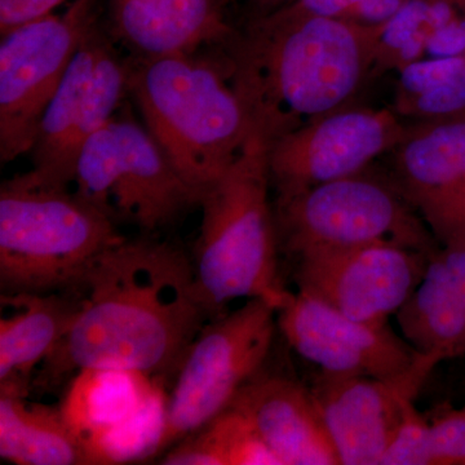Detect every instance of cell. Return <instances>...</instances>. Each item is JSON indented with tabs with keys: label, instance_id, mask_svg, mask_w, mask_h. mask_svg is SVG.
Masks as SVG:
<instances>
[{
	"label": "cell",
	"instance_id": "2e32d148",
	"mask_svg": "<svg viewBox=\"0 0 465 465\" xmlns=\"http://www.w3.org/2000/svg\"><path fill=\"white\" fill-rule=\"evenodd\" d=\"M281 465H341L311 387L287 375L251 379L232 401Z\"/></svg>",
	"mask_w": 465,
	"mask_h": 465
},
{
	"label": "cell",
	"instance_id": "484cf974",
	"mask_svg": "<svg viewBox=\"0 0 465 465\" xmlns=\"http://www.w3.org/2000/svg\"><path fill=\"white\" fill-rule=\"evenodd\" d=\"M379 465H432L430 419L416 410L414 401L406 406L402 423Z\"/></svg>",
	"mask_w": 465,
	"mask_h": 465
},
{
	"label": "cell",
	"instance_id": "4dcf8cb0",
	"mask_svg": "<svg viewBox=\"0 0 465 465\" xmlns=\"http://www.w3.org/2000/svg\"><path fill=\"white\" fill-rule=\"evenodd\" d=\"M264 2L269 3V9H272L274 8L275 5H278V3H280V0H264Z\"/></svg>",
	"mask_w": 465,
	"mask_h": 465
},
{
	"label": "cell",
	"instance_id": "7402d4cb",
	"mask_svg": "<svg viewBox=\"0 0 465 465\" xmlns=\"http://www.w3.org/2000/svg\"><path fill=\"white\" fill-rule=\"evenodd\" d=\"M163 465H281L246 416L229 407L158 458Z\"/></svg>",
	"mask_w": 465,
	"mask_h": 465
},
{
	"label": "cell",
	"instance_id": "ac0fdd59",
	"mask_svg": "<svg viewBox=\"0 0 465 465\" xmlns=\"http://www.w3.org/2000/svg\"><path fill=\"white\" fill-rule=\"evenodd\" d=\"M440 243L396 314L401 335L436 366L465 356V237Z\"/></svg>",
	"mask_w": 465,
	"mask_h": 465
},
{
	"label": "cell",
	"instance_id": "83f0119b",
	"mask_svg": "<svg viewBox=\"0 0 465 465\" xmlns=\"http://www.w3.org/2000/svg\"><path fill=\"white\" fill-rule=\"evenodd\" d=\"M65 0H0V33L5 34L52 14Z\"/></svg>",
	"mask_w": 465,
	"mask_h": 465
},
{
	"label": "cell",
	"instance_id": "d6986e66",
	"mask_svg": "<svg viewBox=\"0 0 465 465\" xmlns=\"http://www.w3.org/2000/svg\"><path fill=\"white\" fill-rule=\"evenodd\" d=\"M79 304L76 291L2 293L0 394H29L34 376L69 330Z\"/></svg>",
	"mask_w": 465,
	"mask_h": 465
},
{
	"label": "cell",
	"instance_id": "6da1fadb",
	"mask_svg": "<svg viewBox=\"0 0 465 465\" xmlns=\"http://www.w3.org/2000/svg\"><path fill=\"white\" fill-rule=\"evenodd\" d=\"M75 291L78 312L34 376L35 390L50 391L84 369L164 374L211 320L191 258L166 242L124 238Z\"/></svg>",
	"mask_w": 465,
	"mask_h": 465
},
{
	"label": "cell",
	"instance_id": "603a6c76",
	"mask_svg": "<svg viewBox=\"0 0 465 465\" xmlns=\"http://www.w3.org/2000/svg\"><path fill=\"white\" fill-rule=\"evenodd\" d=\"M399 73L401 114L432 119L465 113V52L421 58Z\"/></svg>",
	"mask_w": 465,
	"mask_h": 465
},
{
	"label": "cell",
	"instance_id": "4fadbf2b",
	"mask_svg": "<svg viewBox=\"0 0 465 465\" xmlns=\"http://www.w3.org/2000/svg\"><path fill=\"white\" fill-rule=\"evenodd\" d=\"M409 128L387 109H339L269 145L272 186L278 198L361 173L396 149Z\"/></svg>",
	"mask_w": 465,
	"mask_h": 465
},
{
	"label": "cell",
	"instance_id": "8992f818",
	"mask_svg": "<svg viewBox=\"0 0 465 465\" xmlns=\"http://www.w3.org/2000/svg\"><path fill=\"white\" fill-rule=\"evenodd\" d=\"M281 252L396 244L433 253L440 242L400 186L362 173L278 198Z\"/></svg>",
	"mask_w": 465,
	"mask_h": 465
},
{
	"label": "cell",
	"instance_id": "4316f807",
	"mask_svg": "<svg viewBox=\"0 0 465 465\" xmlns=\"http://www.w3.org/2000/svg\"><path fill=\"white\" fill-rule=\"evenodd\" d=\"M432 465H465V405L442 406L430 419Z\"/></svg>",
	"mask_w": 465,
	"mask_h": 465
},
{
	"label": "cell",
	"instance_id": "ba28073f",
	"mask_svg": "<svg viewBox=\"0 0 465 465\" xmlns=\"http://www.w3.org/2000/svg\"><path fill=\"white\" fill-rule=\"evenodd\" d=\"M277 312L265 300L250 299L204 323L176 367L154 460L229 409L264 369L278 330Z\"/></svg>",
	"mask_w": 465,
	"mask_h": 465
},
{
	"label": "cell",
	"instance_id": "e0dca14e",
	"mask_svg": "<svg viewBox=\"0 0 465 465\" xmlns=\"http://www.w3.org/2000/svg\"><path fill=\"white\" fill-rule=\"evenodd\" d=\"M116 41L136 58L191 54L206 45H229L225 0H108Z\"/></svg>",
	"mask_w": 465,
	"mask_h": 465
},
{
	"label": "cell",
	"instance_id": "7c38bea8",
	"mask_svg": "<svg viewBox=\"0 0 465 465\" xmlns=\"http://www.w3.org/2000/svg\"><path fill=\"white\" fill-rule=\"evenodd\" d=\"M154 376L118 369H84L69 381L61 402L85 463L154 460L167 394Z\"/></svg>",
	"mask_w": 465,
	"mask_h": 465
},
{
	"label": "cell",
	"instance_id": "ffe728a7",
	"mask_svg": "<svg viewBox=\"0 0 465 465\" xmlns=\"http://www.w3.org/2000/svg\"><path fill=\"white\" fill-rule=\"evenodd\" d=\"M0 458L16 465H87L60 406L0 394Z\"/></svg>",
	"mask_w": 465,
	"mask_h": 465
},
{
	"label": "cell",
	"instance_id": "52a82bcc",
	"mask_svg": "<svg viewBox=\"0 0 465 465\" xmlns=\"http://www.w3.org/2000/svg\"><path fill=\"white\" fill-rule=\"evenodd\" d=\"M72 188L115 225L125 223L146 232L173 225L201 202L148 128L127 110H118L84 143Z\"/></svg>",
	"mask_w": 465,
	"mask_h": 465
},
{
	"label": "cell",
	"instance_id": "5bb4252c",
	"mask_svg": "<svg viewBox=\"0 0 465 465\" xmlns=\"http://www.w3.org/2000/svg\"><path fill=\"white\" fill-rule=\"evenodd\" d=\"M432 253L396 244L321 250L296 259L299 292L353 320L390 323L423 278Z\"/></svg>",
	"mask_w": 465,
	"mask_h": 465
},
{
	"label": "cell",
	"instance_id": "f546056e",
	"mask_svg": "<svg viewBox=\"0 0 465 465\" xmlns=\"http://www.w3.org/2000/svg\"><path fill=\"white\" fill-rule=\"evenodd\" d=\"M407 2L409 0H362L344 18L363 25H382Z\"/></svg>",
	"mask_w": 465,
	"mask_h": 465
},
{
	"label": "cell",
	"instance_id": "9a60e30c",
	"mask_svg": "<svg viewBox=\"0 0 465 465\" xmlns=\"http://www.w3.org/2000/svg\"><path fill=\"white\" fill-rule=\"evenodd\" d=\"M341 465H379L418 394L365 376L318 372L311 387Z\"/></svg>",
	"mask_w": 465,
	"mask_h": 465
},
{
	"label": "cell",
	"instance_id": "5b68a950",
	"mask_svg": "<svg viewBox=\"0 0 465 465\" xmlns=\"http://www.w3.org/2000/svg\"><path fill=\"white\" fill-rule=\"evenodd\" d=\"M124 238L72 186L16 174L0 188L2 293L75 291L97 259Z\"/></svg>",
	"mask_w": 465,
	"mask_h": 465
},
{
	"label": "cell",
	"instance_id": "9c48e42d",
	"mask_svg": "<svg viewBox=\"0 0 465 465\" xmlns=\"http://www.w3.org/2000/svg\"><path fill=\"white\" fill-rule=\"evenodd\" d=\"M97 0H72L63 12L3 34L0 43V159L30 153L45 109L79 45L97 23Z\"/></svg>",
	"mask_w": 465,
	"mask_h": 465
},
{
	"label": "cell",
	"instance_id": "d4e9b609",
	"mask_svg": "<svg viewBox=\"0 0 465 465\" xmlns=\"http://www.w3.org/2000/svg\"><path fill=\"white\" fill-rule=\"evenodd\" d=\"M407 200L414 204L437 241L465 237V180Z\"/></svg>",
	"mask_w": 465,
	"mask_h": 465
},
{
	"label": "cell",
	"instance_id": "44dd1931",
	"mask_svg": "<svg viewBox=\"0 0 465 465\" xmlns=\"http://www.w3.org/2000/svg\"><path fill=\"white\" fill-rule=\"evenodd\" d=\"M400 189L407 198L465 180V113L425 119L396 148Z\"/></svg>",
	"mask_w": 465,
	"mask_h": 465
},
{
	"label": "cell",
	"instance_id": "3957f363",
	"mask_svg": "<svg viewBox=\"0 0 465 465\" xmlns=\"http://www.w3.org/2000/svg\"><path fill=\"white\" fill-rule=\"evenodd\" d=\"M269 145L252 134L240 157L202 194L200 234L191 259L195 287L211 318L232 302L262 299L282 307L280 238L269 198Z\"/></svg>",
	"mask_w": 465,
	"mask_h": 465
},
{
	"label": "cell",
	"instance_id": "cb8c5ba5",
	"mask_svg": "<svg viewBox=\"0 0 465 465\" xmlns=\"http://www.w3.org/2000/svg\"><path fill=\"white\" fill-rule=\"evenodd\" d=\"M460 14L455 0H409L385 23L371 76L401 72L424 58L430 36Z\"/></svg>",
	"mask_w": 465,
	"mask_h": 465
},
{
	"label": "cell",
	"instance_id": "7a4b0ae2",
	"mask_svg": "<svg viewBox=\"0 0 465 465\" xmlns=\"http://www.w3.org/2000/svg\"><path fill=\"white\" fill-rule=\"evenodd\" d=\"M384 25L273 8L237 34L228 75L252 134L271 145L344 108L371 76Z\"/></svg>",
	"mask_w": 465,
	"mask_h": 465
},
{
	"label": "cell",
	"instance_id": "1f68e13d",
	"mask_svg": "<svg viewBox=\"0 0 465 465\" xmlns=\"http://www.w3.org/2000/svg\"><path fill=\"white\" fill-rule=\"evenodd\" d=\"M455 2L458 3L459 7L463 8V5H465V0H455Z\"/></svg>",
	"mask_w": 465,
	"mask_h": 465
},
{
	"label": "cell",
	"instance_id": "f1b7e54d",
	"mask_svg": "<svg viewBox=\"0 0 465 465\" xmlns=\"http://www.w3.org/2000/svg\"><path fill=\"white\" fill-rule=\"evenodd\" d=\"M361 2L362 0H283L274 8L286 9L292 14L344 18Z\"/></svg>",
	"mask_w": 465,
	"mask_h": 465
},
{
	"label": "cell",
	"instance_id": "d6a6232c",
	"mask_svg": "<svg viewBox=\"0 0 465 465\" xmlns=\"http://www.w3.org/2000/svg\"><path fill=\"white\" fill-rule=\"evenodd\" d=\"M461 11H463L465 14V5H463V8H461Z\"/></svg>",
	"mask_w": 465,
	"mask_h": 465
},
{
	"label": "cell",
	"instance_id": "277c9868",
	"mask_svg": "<svg viewBox=\"0 0 465 465\" xmlns=\"http://www.w3.org/2000/svg\"><path fill=\"white\" fill-rule=\"evenodd\" d=\"M130 60V94L145 127L202 198L252 134L231 79L216 63L194 54Z\"/></svg>",
	"mask_w": 465,
	"mask_h": 465
},
{
	"label": "cell",
	"instance_id": "8fae6325",
	"mask_svg": "<svg viewBox=\"0 0 465 465\" xmlns=\"http://www.w3.org/2000/svg\"><path fill=\"white\" fill-rule=\"evenodd\" d=\"M277 323L291 349L320 374L379 379L419 394L436 367L390 323L353 320L299 291L278 309Z\"/></svg>",
	"mask_w": 465,
	"mask_h": 465
},
{
	"label": "cell",
	"instance_id": "30bf717a",
	"mask_svg": "<svg viewBox=\"0 0 465 465\" xmlns=\"http://www.w3.org/2000/svg\"><path fill=\"white\" fill-rule=\"evenodd\" d=\"M130 72L131 60L119 57L109 36L94 24L43 114L30 150V176L72 186L84 143L130 94Z\"/></svg>",
	"mask_w": 465,
	"mask_h": 465
}]
</instances>
